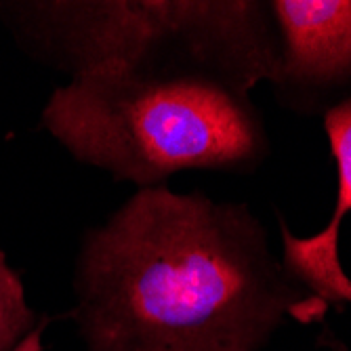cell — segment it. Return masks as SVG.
<instances>
[{"instance_id": "1", "label": "cell", "mask_w": 351, "mask_h": 351, "mask_svg": "<svg viewBox=\"0 0 351 351\" xmlns=\"http://www.w3.org/2000/svg\"><path fill=\"white\" fill-rule=\"evenodd\" d=\"M295 293L246 204L154 185L86 232L74 320L88 351H259Z\"/></svg>"}, {"instance_id": "2", "label": "cell", "mask_w": 351, "mask_h": 351, "mask_svg": "<svg viewBox=\"0 0 351 351\" xmlns=\"http://www.w3.org/2000/svg\"><path fill=\"white\" fill-rule=\"evenodd\" d=\"M269 5L204 0L189 25L72 76L43 126L78 162L116 181L165 185L181 171L257 169L269 152L248 90L280 57Z\"/></svg>"}, {"instance_id": "3", "label": "cell", "mask_w": 351, "mask_h": 351, "mask_svg": "<svg viewBox=\"0 0 351 351\" xmlns=\"http://www.w3.org/2000/svg\"><path fill=\"white\" fill-rule=\"evenodd\" d=\"M280 57L274 84L291 110L313 114L351 99V0H274Z\"/></svg>"}, {"instance_id": "4", "label": "cell", "mask_w": 351, "mask_h": 351, "mask_svg": "<svg viewBox=\"0 0 351 351\" xmlns=\"http://www.w3.org/2000/svg\"><path fill=\"white\" fill-rule=\"evenodd\" d=\"M204 0L34 3L29 13L74 76L129 57L194 21Z\"/></svg>"}, {"instance_id": "5", "label": "cell", "mask_w": 351, "mask_h": 351, "mask_svg": "<svg viewBox=\"0 0 351 351\" xmlns=\"http://www.w3.org/2000/svg\"><path fill=\"white\" fill-rule=\"evenodd\" d=\"M324 129L337 162V204L328 226L311 238H297L280 221L282 265L322 301L351 303V278L339 257V232L351 213V99L324 114Z\"/></svg>"}, {"instance_id": "6", "label": "cell", "mask_w": 351, "mask_h": 351, "mask_svg": "<svg viewBox=\"0 0 351 351\" xmlns=\"http://www.w3.org/2000/svg\"><path fill=\"white\" fill-rule=\"evenodd\" d=\"M29 330H34V313L25 303L19 276L0 250V351H13Z\"/></svg>"}, {"instance_id": "7", "label": "cell", "mask_w": 351, "mask_h": 351, "mask_svg": "<svg viewBox=\"0 0 351 351\" xmlns=\"http://www.w3.org/2000/svg\"><path fill=\"white\" fill-rule=\"evenodd\" d=\"M43 330H45V324H38L34 330H29L13 351H40L43 349V343H40V337H43Z\"/></svg>"}]
</instances>
